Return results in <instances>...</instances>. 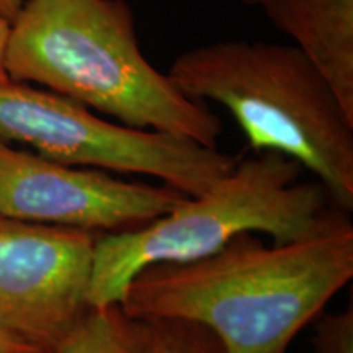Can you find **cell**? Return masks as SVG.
<instances>
[{
	"mask_svg": "<svg viewBox=\"0 0 353 353\" xmlns=\"http://www.w3.org/2000/svg\"><path fill=\"white\" fill-rule=\"evenodd\" d=\"M352 278V224L272 245L245 232L206 257L143 268L120 306L134 319L203 325L223 353H286Z\"/></svg>",
	"mask_w": 353,
	"mask_h": 353,
	"instance_id": "obj_1",
	"label": "cell"
},
{
	"mask_svg": "<svg viewBox=\"0 0 353 353\" xmlns=\"http://www.w3.org/2000/svg\"><path fill=\"white\" fill-rule=\"evenodd\" d=\"M6 70L123 125L208 148L223 134L208 105L145 59L128 0H26L10 23Z\"/></svg>",
	"mask_w": 353,
	"mask_h": 353,
	"instance_id": "obj_2",
	"label": "cell"
},
{
	"mask_svg": "<svg viewBox=\"0 0 353 353\" xmlns=\"http://www.w3.org/2000/svg\"><path fill=\"white\" fill-rule=\"evenodd\" d=\"M303 165L260 151L236 161L223 179L187 196L161 218L131 231L100 234L87 301L120 304L131 280L154 263L214 254L241 234H267L275 244L312 239L350 226V214L319 180L303 182Z\"/></svg>",
	"mask_w": 353,
	"mask_h": 353,
	"instance_id": "obj_3",
	"label": "cell"
},
{
	"mask_svg": "<svg viewBox=\"0 0 353 353\" xmlns=\"http://www.w3.org/2000/svg\"><path fill=\"white\" fill-rule=\"evenodd\" d=\"M167 76L180 92L226 108L255 152L285 154L353 211V117L293 44L224 39L192 48Z\"/></svg>",
	"mask_w": 353,
	"mask_h": 353,
	"instance_id": "obj_4",
	"label": "cell"
},
{
	"mask_svg": "<svg viewBox=\"0 0 353 353\" xmlns=\"http://www.w3.org/2000/svg\"><path fill=\"white\" fill-rule=\"evenodd\" d=\"M0 143L61 164L143 174L196 196L236 165V157L196 141L100 118L85 105L12 79L0 82Z\"/></svg>",
	"mask_w": 353,
	"mask_h": 353,
	"instance_id": "obj_5",
	"label": "cell"
},
{
	"mask_svg": "<svg viewBox=\"0 0 353 353\" xmlns=\"http://www.w3.org/2000/svg\"><path fill=\"white\" fill-rule=\"evenodd\" d=\"M99 236L0 214V330L54 352L90 307Z\"/></svg>",
	"mask_w": 353,
	"mask_h": 353,
	"instance_id": "obj_6",
	"label": "cell"
},
{
	"mask_svg": "<svg viewBox=\"0 0 353 353\" xmlns=\"http://www.w3.org/2000/svg\"><path fill=\"white\" fill-rule=\"evenodd\" d=\"M185 198L169 185L126 182L0 143V214L7 218L113 234L144 226Z\"/></svg>",
	"mask_w": 353,
	"mask_h": 353,
	"instance_id": "obj_7",
	"label": "cell"
},
{
	"mask_svg": "<svg viewBox=\"0 0 353 353\" xmlns=\"http://www.w3.org/2000/svg\"><path fill=\"white\" fill-rule=\"evenodd\" d=\"M293 39L353 117V0H242Z\"/></svg>",
	"mask_w": 353,
	"mask_h": 353,
	"instance_id": "obj_8",
	"label": "cell"
},
{
	"mask_svg": "<svg viewBox=\"0 0 353 353\" xmlns=\"http://www.w3.org/2000/svg\"><path fill=\"white\" fill-rule=\"evenodd\" d=\"M52 353H151V329L120 304L88 307Z\"/></svg>",
	"mask_w": 353,
	"mask_h": 353,
	"instance_id": "obj_9",
	"label": "cell"
},
{
	"mask_svg": "<svg viewBox=\"0 0 353 353\" xmlns=\"http://www.w3.org/2000/svg\"><path fill=\"white\" fill-rule=\"evenodd\" d=\"M151 353H223L221 343L208 329L180 319L148 321Z\"/></svg>",
	"mask_w": 353,
	"mask_h": 353,
	"instance_id": "obj_10",
	"label": "cell"
},
{
	"mask_svg": "<svg viewBox=\"0 0 353 353\" xmlns=\"http://www.w3.org/2000/svg\"><path fill=\"white\" fill-rule=\"evenodd\" d=\"M311 353H353V306L316 321Z\"/></svg>",
	"mask_w": 353,
	"mask_h": 353,
	"instance_id": "obj_11",
	"label": "cell"
},
{
	"mask_svg": "<svg viewBox=\"0 0 353 353\" xmlns=\"http://www.w3.org/2000/svg\"><path fill=\"white\" fill-rule=\"evenodd\" d=\"M0 353H51L43 350L33 343L17 337V335L8 334L6 330H0Z\"/></svg>",
	"mask_w": 353,
	"mask_h": 353,
	"instance_id": "obj_12",
	"label": "cell"
},
{
	"mask_svg": "<svg viewBox=\"0 0 353 353\" xmlns=\"http://www.w3.org/2000/svg\"><path fill=\"white\" fill-rule=\"evenodd\" d=\"M8 34H10V21L0 15V82L7 81L6 70V54H7V43Z\"/></svg>",
	"mask_w": 353,
	"mask_h": 353,
	"instance_id": "obj_13",
	"label": "cell"
},
{
	"mask_svg": "<svg viewBox=\"0 0 353 353\" xmlns=\"http://www.w3.org/2000/svg\"><path fill=\"white\" fill-rule=\"evenodd\" d=\"M25 2L26 0H0V15L12 23L13 19L19 15L21 7L25 6Z\"/></svg>",
	"mask_w": 353,
	"mask_h": 353,
	"instance_id": "obj_14",
	"label": "cell"
}]
</instances>
